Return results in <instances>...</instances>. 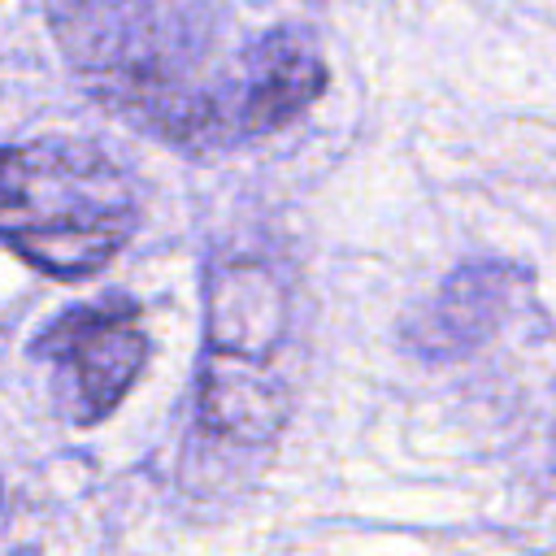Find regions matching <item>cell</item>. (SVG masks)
<instances>
[{
  "instance_id": "1",
  "label": "cell",
  "mask_w": 556,
  "mask_h": 556,
  "mask_svg": "<svg viewBox=\"0 0 556 556\" xmlns=\"http://www.w3.org/2000/svg\"><path fill=\"white\" fill-rule=\"evenodd\" d=\"M52 26L100 100L178 143L235 139L226 104L191 78L200 17L169 0H48Z\"/></svg>"
},
{
  "instance_id": "2",
  "label": "cell",
  "mask_w": 556,
  "mask_h": 556,
  "mask_svg": "<svg viewBox=\"0 0 556 556\" xmlns=\"http://www.w3.org/2000/svg\"><path fill=\"white\" fill-rule=\"evenodd\" d=\"M0 230L30 269L74 282L130 243L139 195L109 152L83 139H30L4 152Z\"/></svg>"
},
{
  "instance_id": "3",
  "label": "cell",
  "mask_w": 556,
  "mask_h": 556,
  "mask_svg": "<svg viewBox=\"0 0 556 556\" xmlns=\"http://www.w3.org/2000/svg\"><path fill=\"white\" fill-rule=\"evenodd\" d=\"M287 326L278 274L261 261L217 265L204 300L200 421L222 439H269L282 426V387L269 356Z\"/></svg>"
},
{
  "instance_id": "4",
  "label": "cell",
  "mask_w": 556,
  "mask_h": 556,
  "mask_svg": "<svg viewBox=\"0 0 556 556\" xmlns=\"http://www.w3.org/2000/svg\"><path fill=\"white\" fill-rule=\"evenodd\" d=\"M30 356L48 365L65 421L96 426L126 400L148 361L139 304L126 295L74 304L35 334Z\"/></svg>"
},
{
  "instance_id": "5",
  "label": "cell",
  "mask_w": 556,
  "mask_h": 556,
  "mask_svg": "<svg viewBox=\"0 0 556 556\" xmlns=\"http://www.w3.org/2000/svg\"><path fill=\"white\" fill-rule=\"evenodd\" d=\"M326 91V61L304 30H265L243 48L235 78V130L256 139L291 126Z\"/></svg>"
},
{
  "instance_id": "6",
  "label": "cell",
  "mask_w": 556,
  "mask_h": 556,
  "mask_svg": "<svg viewBox=\"0 0 556 556\" xmlns=\"http://www.w3.org/2000/svg\"><path fill=\"white\" fill-rule=\"evenodd\" d=\"M517 287V269L513 265H465L456 269L439 300L430 304V313L417 321V348L430 356H447V352H465L469 343H478L504 313L508 291Z\"/></svg>"
}]
</instances>
